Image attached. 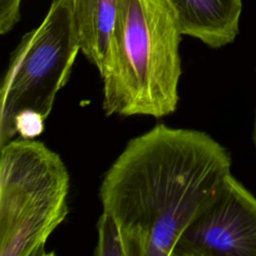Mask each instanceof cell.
I'll return each mask as SVG.
<instances>
[{"instance_id": "cell-5", "label": "cell", "mask_w": 256, "mask_h": 256, "mask_svg": "<svg viewBox=\"0 0 256 256\" xmlns=\"http://www.w3.org/2000/svg\"><path fill=\"white\" fill-rule=\"evenodd\" d=\"M173 256H256V197L227 175L183 233Z\"/></svg>"}, {"instance_id": "cell-4", "label": "cell", "mask_w": 256, "mask_h": 256, "mask_svg": "<svg viewBox=\"0 0 256 256\" xmlns=\"http://www.w3.org/2000/svg\"><path fill=\"white\" fill-rule=\"evenodd\" d=\"M80 52L71 0H52L42 22L13 50L0 88V147L15 137L23 113L46 120Z\"/></svg>"}, {"instance_id": "cell-7", "label": "cell", "mask_w": 256, "mask_h": 256, "mask_svg": "<svg viewBox=\"0 0 256 256\" xmlns=\"http://www.w3.org/2000/svg\"><path fill=\"white\" fill-rule=\"evenodd\" d=\"M80 52L100 73L115 28L118 0H71Z\"/></svg>"}, {"instance_id": "cell-6", "label": "cell", "mask_w": 256, "mask_h": 256, "mask_svg": "<svg viewBox=\"0 0 256 256\" xmlns=\"http://www.w3.org/2000/svg\"><path fill=\"white\" fill-rule=\"evenodd\" d=\"M181 32L210 48L234 42L239 34L242 0H166Z\"/></svg>"}, {"instance_id": "cell-9", "label": "cell", "mask_w": 256, "mask_h": 256, "mask_svg": "<svg viewBox=\"0 0 256 256\" xmlns=\"http://www.w3.org/2000/svg\"><path fill=\"white\" fill-rule=\"evenodd\" d=\"M22 0H0V34L9 33L20 21Z\"/></svg>"}, {"instance_id": "cell-8", "label": "cell", "mask_w": 256, "mask_h": 256, "mask_svg": "<svg viewBox=\"0 0 256 256\" xmlns=\"http://www.w3.org/2000/svg\"><path fill=\"white\" fill-rule=\"evenodd\" d=\"M98 241L95 246L96 256H127L120 227L114 217L102 211L97 221Z\"/></svg>"}, {"instance_id": "cell-10", "label": "cell", "mask_w": 256, "mask_h": 256, "mask_svg": "<svg viewBox=\"0 0 256 256\" xmlns=\"http://www.w3.org/2000/svg\"><path fill=\"white\" fill-rule=\"evenodd\" d=\"M253 142H254V146H255V151H256V109H255V117H254V125H253Z\"/></svg>"}, {"instance_id": "cell-1", "label": "cell", "mask_w": 256, "mask_h": 256, "mask_svg": "<svg viewBox=\"0 0 256 256\" xmlns=\"http://www.w3.org/2000/svg\"><path fill=\"white\" fill-rule=\"evenodd\" d=\"M231 165L228 150L201 130L158 124L130 139L99 188L127 256H173Z\"/></svg>"}, {"instance_id": "cell-2", "label": "cell", "mask_w": 256, "mask_h": 256, "mask_svg": "<svg viewBox=\"0 0 256 256\" xmlns=\"http://www.w3.org/2000/svg\"><path fill=\"white\" fill-rule=\"evenodd\" d=\"M182 36L166 0H118L113 37L99 73L107 116L161 118L176 111Z\"/></svg>"}, {"instance_id": "cell-3", "label": "cell", "mask_w": 256, "mask_h": 256, "mask_svg": "<svg viewBox=\"0 0 256 256\" xmlns=\"http://www.w3.org/2000/svg\"><path fill=\"white\" fill-rule=\"evenodd\" d=\"M70 176L58 153L34 139L0 147V256H45L66 219Z\"/></svg>"}]
</instances>
